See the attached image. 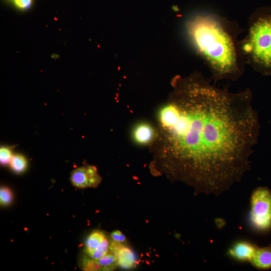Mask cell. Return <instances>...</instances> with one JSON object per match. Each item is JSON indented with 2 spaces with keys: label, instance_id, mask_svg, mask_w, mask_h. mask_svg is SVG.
Segmentation results:
<instances>
[{
  "label": "cell",
  "instance_id": "e0dca14e",
  "mask_svg": "<svg viewBox=\"0 0 271 271\" xmlns=\"http://www.w3.org/2000/svg\"><path fill=\"white\" fill-rule=\"evenodd\" d=\"M111 237L114 241L123 243L126 241V237L122 232L119 230H115L111 233Z\"/></svg>",
  "mask_w": 271,
  "mask_h": 271
},
{
  "label": "cell",
  "instance_id": "9a60e30c",
  "mask_svg": "<svg viewBox=\"0 0 271 271\" xmlns=\"http://www.w3.org/2000/svg\"><path fill=\"white\" fill-rule=\"evenodd\" d=\"M83 269L85 270H102L97 260L86 258L83 262Z\"/></svg>",
  "mask_w": 271,
  "mask_h": 271
},
{
  "label": "cell",
  "instance_id": "2e32d148",
  "mask_svg": "<svg viewBox=\"0 0 271 271\" xmlns=\"http://www.w3.org/2000/svg\"><path fill=\"white\" fill-rule=\"evenodd\" d=\"M11 149L7 147H2L0 150V161L3 165H7L10 163L13 157Z\"/></svg>",
  "mask_w": 271,
  "mask_h": 271
},
{
  "label": "cell",
  "instance_id": "5b68a950",
  "mask_svg": "<svg viewBox=\"0 0 271 271\" xmlns=\"http://www.w3.org/2000/svg\"><path fill=\"white\" fill-rule=\"evenodd\" d=\"M70 179L75 187L85 188L96 187L101 178L95 166H87L75 169L71 173Z\"/></svg>",
  "mask_w": 271,
  "mask_h": 271
},
{
  "label": "cell",
  "instance_id": "277c9868",
  "mask_svg": "<svg viewBox=\"0 0 271 271\" xmlns=\"http://www.w3.org/2000/svg\"><path fill=\"white\" fill-rule=\"evenodd\" d=\"M250 218L252 225L265 229L271 225V192L265 187L256 189L250 200Z\"/></svg>",
  "mask_w": 271,
  "mask_h": 271
},
{
  "label": "cell",
  "instance_id": "8992f818",
  "mask_svg": "<svg viewBox=\"0 0 271 271\" xmlns=\"http://www.w3.org/2000/svg\"><path fill=\"white\" fill-rule=\"evenodd\" d=\"M109 249L115 255L118 265L123 268H131L136 264V258L133 252L121 243L113 242Z\"/></svg>",
  "mask_w": 271,
  "mask_h": 271
},
{
  "label": "cell",
  "instance_id": "4fadbf2b",
  "mask_svg": "<svg viewBox=\"0 0 271 271\" xmlns=\"http://www.w3.org/2000/svg\"><path fill=\"white\" fill-rule=\"evenodd\" d=\"M109 249V241L106 237L99 246L89 256L94 260H98L108 252Z\"/></svg>",
  "mask_w": 271,
  "mask_h": 271
},
{
  "label": "cell",
  "instance_id": "7c38bea8",
  "mask_svg": "<svg viewBox=\"0 0 271 271\" xmlns=\"http://www.w3.org/2000/svg\"><path fill=\"white\" fill-rule=\"evenodd\" d=\"M12 169L17 173L23 172L27 166L26 158L22 155L16 154L13 156L10 162Z\"/></svg>",
  "mask_w": 271,
  "mask_h": 271
},
{
  "label": "cell",
  "instance_id": "7a4b0ae2",
  "mask_svg": "<svg viewBox=\"0 0 271 271\" xmlns=\"http://www.w3.org/2000/svg\"><path fill=\"white\" fill-rule=\"evenodd\" d=\"M187 37L216 83L236 81L246 64L238 39L243 31L238 23L216 14L201 12L185 24Z\"/></svg>",
  "mask_w": 271,
  "mask_h": 271
},
{
  "label": "cell",
  "instance_id": "3957f363",
  "mask_svg": "<svg viewBox=\"0 0 271 271\" xmlns=\"http://www.w3.org/2000/svg\"><path fill=\"white\" fill-rule=\"evenodd\" d=\"M240 45L246 64L263 76H270L271 7L259 8L252 13Z\"/></svg>",
  "mask_w": 271,
  "mask_h": 271
},
{
  "label": "cell",
  "instance_id": "30bf717a",
  "mask_svg": "<svg viewBox=\"0 0 271 271\" xmlns=\"http://www.w3.org/2000/svg\"><path fill=\"white\" fill-rule=\"evenodd\" d=\"M106 237L104 234L99 230H96L91 233L87 238L86 242L87 254L90 256Z\"/></svg>",
  "mask_w": 271,
  "mask_h": 271
},
{
  "label": "cell",
  "instance_id": "8fae6325",
  "mask_svg": "<svg viewBox=\"0 0 271 271\" xmlns=\"http://www.w3.org/2000/svg\"><path fill=\"white\" fill-rule=\"evenodd\" d=\"M98 262L102 270H111L114 269L117 264V259L113 253H107L102 257L98 259Z\"/></svg>",
  "mask_w": 271,
  "mask_h": 271
},
{
  "label": "cell",
  "instance_id": "9c48e42d",
  "mask_svg": "<svg viewBox=\"0 0 271 271\" xmlns=\"http://www.w3.org/2000/svg\"><path fill=\"white\" fill-rule=\"evenodd\" d=\"M155 132L152 127L146 123L137 125L133 131V137L136 142L141 144L150 143L154 138Z\"/></svg>",
  "mask_w": 271,
  "mask_h": 271
},
{
  "label": "cell",
  "instance_id": "ac0fdd59",
  "mask_svg": "<svg viewBox=\"0 0 271 271\" xmlns=\"http://www.w3.org/2000/svg\"><path fill=\"white\" fill-rule=\"evenodd\" d=\"M32 0H14V3L18 8L25 9L30 7Z\"/></svg>",
  "mask_w": 271,
  "mask_h": 271
},
{
  "label": "cell",
  "instance_id": "5bb4252c",
  "mask_svg": "<svg viewBox=\"0 0 271 271\" xmlns=\"http://www.w3.org/2000/svg\"><path fill=\"white\" fill-rule=\"evenodd\" d=\"M13 200V194L11 191L7 187H2L0 190L1 204L7 205Z\"/></svg>",
  "mask_w": 271,
  "mask_h": 271
},
{
  "label": "cell",
  "instance_id": "6da1fadb",
  "mask_svg": "<svg viewBox=\"0 0 271 271\" xmlns=\"http://www.w3.org/2000/svg\"><path fill=\"white\" fill-rule=\"evenodd\" d=\"M175 87L177 112L166 129L173 157L201 191L221 194L250 168L260 129L252 91L219 88L198 73Z\"/></svg>",
  "mask_w": 271,
  "mask_h": 271
},
{
  "label": "cell",
  "instance_id": "ba28073f",
  "mask_svg": "<svg viewBox=\"0 0 271 271\" xmlns=\"http://www.w3.org/2000/svg\"><path fill=\"white\" fill-rule=\"evenodd\" d=\"M250 262L253 266L258 268H271V248H256Z\"/></svg>",
  "mask_w": 271,
  "mask_h": 271
},
{
  "label": "cell",
  "instance_id": "52a82bcc",
  "mask_svg": "<svg viewBox=\"0 0 271 271\" xmlns=\"http://www.w3.org/2000/svg\"><path fill=\"white\" fill-rule=\"evenodd\" d=\"M256 248L246 241L236 243L228 250L232 257L241 261H250L252 259Z\"/></svg>",
  "mask_w": 271,
  "mask_h": 271
}]
</instances>
